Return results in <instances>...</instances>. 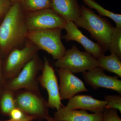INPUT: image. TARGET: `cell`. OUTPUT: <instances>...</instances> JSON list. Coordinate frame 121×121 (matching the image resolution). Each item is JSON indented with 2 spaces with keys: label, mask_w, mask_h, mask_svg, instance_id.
Returning <instances> with one entry per match:
<instances>
[{
  "label": "cell",
  "mask_w": 121,
  "mask_h": 121,
  "mask_svg": "<svg viewBox=\"0 0 121 121\" xmlns=\"http://www.w3.org/2000/svg\"><path fill=\"white\" fill-rule=\"evenodd\" d=\"M20 1L12 4L0 24V51L7 56L27 39L29 30Z\"/></svg>",
  "instance_id": "1"
},
{
  "label": "cell",
  "mask_w": 121,
  "mask_h": 121,
  "mask_svg": "<svg viewBox=\"0 0 121 121\" xmlns=\"http://www.w3.org/2000/svg\"><path fill=\"white\" fill-rule=\"evenodd\" d=\"M74 23L78 27H80L88 31L92 38L97 41L105 51H108L114 27L108 20L82 5L81 6L80 16Z\"/></svg>",
  "instance_id": "2"
},
{
  "label": "cell",
  "mask_w": 121,
  "mask_h": 121,
  "mask_svg": "<svg viewBox=\"0 0 121 121\" xmlns=\"http://www.w3.org/2000/svg\"><path fill=\"white\" fill-rule=\"evenodd\" d=\"M43 65V61L37 54L24 67L17 75L6 81L4 88L13 91L25 90L39 92L38 78Z\"/></svg>",
  "instance_id": "3"
},
{
  "label": "cell",
  "mask_w": 121,
  "mask_h": 121,
  "mask_svg": "<svg viewBox=\"0 0 121 121\" xmlns=\"http://www.w3.org/2000/svg\"><path fill=\"white\" fill-rule=\"evenodd\" d=\"M63 29L29 31L27 39L35 44L38 49L51 55L54 59L60 58L65 54L66 48L61 40Z\"/></svg>",
  "instance_id": "4"
},
{
  "label": "cell",
  "mask_w": 121,
  "mask_h": 121,
  "mask_svg": "<svg viewBox=\"0 0 121 121\" xmlns=\"http://www.w3.org/2000/svg\"><path fill=\"white\" fill-rule=\"evenodd\" d=\"M16 107L27 115L35 117L36 119L47 120L48 113V101L40 92L25 90L14 91Z\"/></svg>",
  "instance_id": "5"
},
{
  "label": "cell",
  "mask_w": 121,
  "mask_h": 121,
  "mask_svg": "<svg viewBox=\"0 0 121 121\" xmlns=\"http://www.w3.org/2000/svg\"><path fill=\"white\" fill-rule=\"evenodd\" d=\"M54 65L58 69H66L73 73H82L98 66L97 59L89 52L81 51L75 45L66 50Z\"/></svg>",
  "instance_id": "6"
},
{
  "label": "cell",
  "mask_w": 121,
  "mask_h": 121,
  "mask_svg": "<svg viewBox=\"0 0 121 121\" xmlns=\"http://www.w3.org/2000/svg\"><path fill=\"white\" fill-rule=\"evenodd\" d=\"M39 50L29 41L22 48H17L11 51L6 56L4 63L2 64V72L6 81L17 75L24 67L38 54Z\"/></svg>",
  "instance_id": "7"
},
{
  "label": "cell",
  "mask_w": 121,
  "mask_h": 121,
  "mask_svg": "<svg viewBox=\"0 0 121 121\" xmlns=\"http://www.w3.org/2000/svg\"><path fill=\"white\" fill-rule=\"evenodd\" d=\"M24 19L29 31L61 28L66 21L52 8L24 13Z\"/></svg>",
  "instance_id": "8"
},
{
  "label": "cell",
  "mask_w": 121,
  "mask_h": 121,
  "mask_svg": "<svg viewBox=\"0 0 121 121\" xmlns=\"http://www.w3.org/2000/svg\"><path fill=\"white\" fill-rule=\"evenodd\" d=\"M41 71L38 80L39 84L47 91L48 107L58 110L63 105L60 95L58 79L54 68L46 57L44 58Z\"/></svg>",
  "instance_id": "9"
},
{
  "label": "cell",
  "mask_w": 121,
  "mask_h": 121,
  "mask_svg": "<svg viewBox=\"0 0 121 121\" xmlns=\"http://www.w3.org/2000/svg\"><path fill=\"white\" fill-rule=\"evenodd\" d=\"M83 79L94 90L100 87L115 91L121 95V80L116 76L106 74L104 70L98 66L82 72Z\"/></svg>",
  "instance_id": "10"
},
{
  "label": "cell",
  "mask_w": 121,
  "mask_h": 121,
  "mask_svg": "<svg viewBox=\"0 0 121 121\" xmlns=\"http://www.w3.org/2000/svg\"><path fill=\"white\" fill-rule=\"evenodd\" d=\"M60 79V95L61 100L69 99L78 93L87 92L84 83L71 72L63 69H57Z\"/></svg>",
  "instance_id": "11"
},
{
  "label": "cell",
  "mask_w": 121,
  "mask_h": 121,
  "mask_svg": "<svg viewBox=\"0 0 121 121\" xmlns=\"http://www.w3.org/2000/svg\"><path fill=\"white\" fill-rule=\"evenodd\" d=\"M64 29L66 34L62 36L67 41H75L80 43L87 52L97 59L105 54V50L98 43L93 42L83 34L74 22H66Z\"/></svg>",
  "instance_id": "12"
},
{
  "label": "cell",
  "mask_w": 121,
  "mask_h": 121,
  "mask_svg": "<svg viewBox=\"0 0 121 121\" xmlns=\"http://www.w3.org/2000/svg\"><path fill=\"white\" fill-rule=\"evenodd\" d=\"M52 118L54 121H102L103 113L90 114L86 110L72 109L63 105Z\"/></svg>",
  "instance_id": "13"
},
{
  "label": "cell",
  "mask_w": 121,
  "mask_h": 121,
  "mask_svg": "<svg viewBox=\"0 0 121 121\" xmlns=\"http://www.w3.org/2000/svg\"><path fill=\"white\" fill-rule=\"evenodd\" d=\"M107 102L94 98L90 95H74L69 99L66 106L72 109L88 110L94 113H103Z\"/></svg>",
  "instance_id": "14"
},
{
  "label": "cell",
  "mask_w": 121,
  "mask_h": 121,
  "mask_svg": "<svg viewBox=\"0 0 121 121\" xmlns=\"http://www.w3.org/2000/svg\"><path fill=\"white\" fill-rule=\"evenodd\" d=\"M52 8L66 22H74L80 15L78 0H51Z\"/></svg>",
  "instance_id": "15"
},
{
  "label": "cell",
  "mask_w": 121,
  "mask_h": 121,
  "mask_svg": "<svg viewBox=\"0 0 121 121\" xmlns=\"http://www.w3.org/2000/svg\"><path fill=\"white\" fill-rule=\"evenodd\" d=\"M97 59L99 67L121 78V59L116 54H111L107 56L103 55Z\"/></svg>",
  "instance_id": "16"
},
{
  "label": "cell",
  "mask_w": 121,
  "mask_h": 121,
  "mask_svg": "<svg viewBox=\"0 0 121 121\" xmlns=\"http://www.w3.org/2000/svg\"><path fill=\"white\" fill-rule=\"evenodd\" d=\"M14 91L4 88L0 91V111L5 115H9L16 108Z\"/></svg>",
  "instance_id": "17"
},
{
  "label": "cell",
  "mask_w": 121,
  "mask_h": 121,
  "mask_svg": "<svg viewBox=\"0 0 121 121\" xmlns=\"http://www.w3.org/2000/svg\"><path fill=\"white\" fill-rule=\"evenodd\" d=\"M84 4L89 9H94L102 16L109 17L113 21L116 25V27L121 28V15L112 12L102 7L94 0H82Z\"/></svg>",
  "instance_id": "18"
},
{
  "label": "cell",
  "mask_w": 121,
  "mask_h": 121,
  "mask_svg": "<svg viewBox=\"0 0 121 121\" xmlns=\"http://www.w3.org/2000/svg\"><path fill=\"white\" fill-rule=\"evenodd\" d=\"M20 2L24 13L52 8L51 0H20Z\"/></svg>",
  "instance_id": "19"
},
{
  "label": "cell",
  "mask_w": 121,
  "mask_h": 121,
  "mask_svg": "<svg viewBox=\"0 0 121 121\" xmlns=\"http://www.w3.org/2000/svg\"><path fill=\"white\" fill-rule=\"evenodd\" d=\"M108 51L121 59V28L114 27L108 47Z\"/></svg>",
  "instance_id": "20"
},
{
  "label": "cell",
  "mask_w": 121,
  "mask_h": 121,
  "mask_svg": "<svg viewBox=\"0 0 121 121\" xmlns=\"http://www.w3.org/2000/svg\"><path fill=\"white\" fill-rule=\"evenodd\" d=\"M105 101L107 102L105 109H114L121 113V97L120 95H106Z\"/></svg>",
  "instance_id": "21"
},
{
  "label": "cell",
  "mask_w": 121,
  "mask_h": 121,
  "mask_svg": "<svg viewBox=\"0 0 121 121\" xmlns=\"http://www.w3.org/2000/svg\"><path fill=\"white\" fill-rule=\"evenodd\" d=\"M102 121H121L117 110L114 109H105L103 112Z\"/></svg>",
  "instance_id": "22"
},
{
  "label": "cell",
  "mask_w": 121,
  "mask_h": 121,
  "mask_svg": "<svg viewBox=\"0 0 121 121\" xmlns=\"http://www.w3.org/2000/svg\"><path fill=\"white\" fill-rule=\"evenodd\" d=\"M26 115L21 110L17 107L14 108L11 111L9 115L11 119L15 120H21Z\"/></svg>",
  "instance_id": "23"
},
{
  "label": "cell",
  "mask_w": 121,
  "mask_h": 121,
  "mask_svg": "<svg viewBox=\"0 0 121 121\" xmlns=\"http://www.w3.org/2000/svg\"><path fill=\"white\" fill-rule=\"evenodd\" d=\"M12 4L8 0H0V17L5 15Z\"/></svg>",
  "instance_id": "24"
},
{
  "label": "cell",
  "mask_w": 121,
  "mask_h": 121,
  "mask_svg": "<svg viewBox=\"0 0 121 121\" xmlns=\"http://www.w3.org/2000/svg\"><path fill=\"white\" fill-rule=\"evenodd\" d=\"M2 64L1 55L0 54V91L4 88L6 82L2 72Z\"/></svg>",
  "instance_id": "25"
},
{
  "label": "cell",
  "mask_w": 121,
  "mask_h": 121,
  "mask_svg": "<svg viewBox=\"0 0 121 121\" xmlns=\"http://www.w3.org/2000/svg\"><path fill=\"white\" fill-rule=\"evenodd\" d=\"M35 119H36L35 117L26 115L24 118L23 119H21V120H15L11 118V119L6 120V121H1V120H0V121H33V120H35Z\"/></svg>",
  "instance_id": "26"
},
{
  "label": "cell",
  "mask_w": 121,
  "mask_h": 121,
  "mask_svg": "<svg viewBox=\"0 0 121 121\" xmlns=\"http://www.w3.org/2000/svg\"><path fill=\"white\" fill-rule=\"evenodd\" d=\"M12 4L14 2H16V1H20V0H8Z\"/></svg>",
  "instance_id": "27"
},
{
  "label": "cell",
  "mask_w": 121,
  "mask_h": 121,
  "mask_svg": "<svg viewBox=\"0 0 121 121\" xmlns=\"http://www.w3.org/2000/svg\"><path fill=\"white\" fill-rule=\"evenodd\" d=\"M47 121H53V118H52V117H50L49 118H48L47 120Z\"/></svg>",
  "instance_id": "28"
},
{
  "label": "cell",
  "mask_w": 121,
  "mask_h": 121,
  "mask_svg": "<svg viewBox=\"0 0 121 121\" xmlns=\"http://www.w3.org/2000/svg\"></svg>",
  "instance_id": "29"
},
{
  "label": "cell",
  "mask_w": 121,
  "mask_h": 121,
  "mask_svg": "<svg viewBox=\"0 0 121 121\" xmlns=\"http://www.w3.org/2000/svg\"></svg>",
  "instance_id": "30"
}]
</instances>
